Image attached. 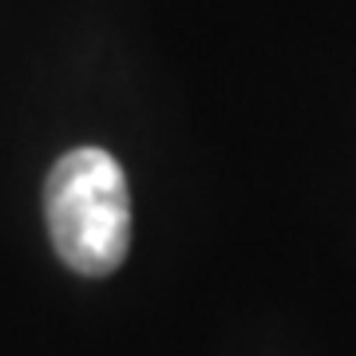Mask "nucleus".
<instances>
[{"instance_id": "nucleus-1", "label": "nucleus", "mask_w": 356, "mask_h": 356, "mask_svg": "<svg viewBox=\"0 0 356 356\" xmlns=\"http://www.w3.org/2000/svg\"><path fill=\"white\" fill-rule=\"evenodd\" d=\"M44 214L56 254L83 277H107L131 245V194L115 154L76 147L51 166Z\"/></svg>"}]
</instances>
